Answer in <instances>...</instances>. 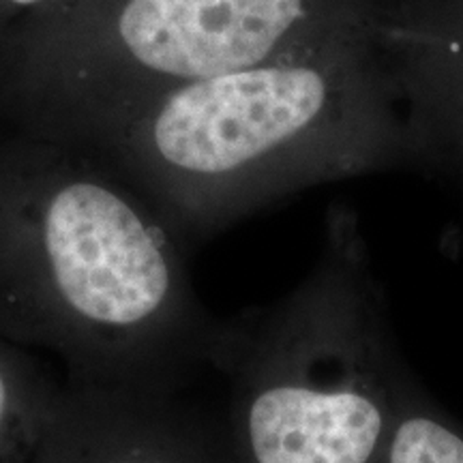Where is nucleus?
I'll list each match as a JSON object with an SVG mask.
<instances>
[{
    "instance_id": "3",
    "label": "nucleus",
    "mask_w": 463,
    "mask_h": 463,
    "mask_svg": "<svg viewBox=\"0 0 463 463\" xmlns=\"http://www.w3.org/2000/svg\"><path fill=\"white\" fill-rule=\"evenodd\" d=\"M215 367L249 463H373L412 382L361 223L335 211L288 297L225 324Z\"/></svg>"
},
{
    "instance_id": "5",
    "label": "nucleus",
    "mask_w": 463,
    "mask_h": 463,
    "mask_svg": "<svg viewBox=\"0 0 463 463\" xmlns=\"http://www.w3.org/2000/svg\"><path fill=\"white\" fill-rule=\"evenodd\" d=\"M61 389L24 347L0 337V455L22 439L45 433Z\"/></svg>"
},
{
    "instance_id": "1",
    "label": "nucleus",
    "mask_w": 463,
    "mask_h": 463,
    "mask_svg": "<svg viewBox=\"0 0 463 463\" xmlns=\"http://www.w3.org/2000/svg\"><path fill=\"white\" fill-rule=\"evenodd\" d=\"M184 242L123 174L71 142L0 144V337L50 352L69 382L176 392L215 364Z\"/></svg>"
},
{
    "instance_id": "2",
    "label": "nucleus",
    "mask_w": 463,
    "mask_h": 463,
    "mask_svg": "<svg viewBox=\"0 0 463 463\" xmlns=\"http://www.w3.org/2000/svg\"><path fill=\"white\" fill-rule=\"evenodd\" d=\"M322 69L262 62L183 82L71 137L146 195L184 245L311 176L369 157V120Z\"/></svg>"
},
{
    "instance_id": "7",
    "label": "nucleus",
    "mask_w": 463,
    "mask_h": 463,
    "mask_svg": "<svg viewBox=\"0 0 463 463\" xmlns=\"http://www.w3.org/2000/svg\"><path fill=\"white\" fill-rule=\"evenodd\" d=\"M50 3V0H0V9L3 11H28V9H37L42 5Z\"/></svg>"
},
{
    "instance_id": "4",
    "label": "nucleus",
    "mask_w": 463,
    "mask_h": 463,
    "mask_svg": "<svg viewBox=\"0 0 463 463\" xmlns=\"http://www.w3.org/2000/svg\"><path fill=\"white\" fill-rule=\"evenodd\" d=\"M84 389L97 463H178L198 438L176 392Z\"/></svg>"
},
{
    "instance_id": "6",
    "label": "nucleus",
    "mask_w": 463,
    "mask_h": 463,
    "mask_svg": "<svg viewBox=\"0 0 463 463\" xmlns=\"http://www.w3.org/2000/svg\"><path fill=\"white\" fill-rule=\"evenodd\" d=\"M378 459L382 463H463V430L439 412L412 380Z\"/></svg>"
}]
</instances>
